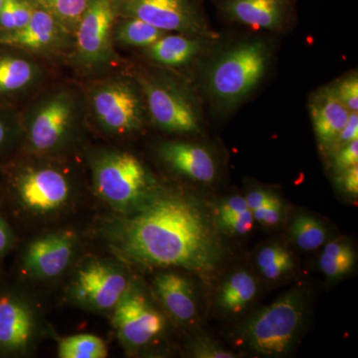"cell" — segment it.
Listing matches in <instances>:
<instances>
[{
	"label": "cell",
	"instance_id": "cell-41",
	"mask_svg": "<svg viewBox=\"0 0 358 358\" xmlns=\"http://www.w3.org/2000/svg\"><path fill=\"white\" fill-rule=\"evenodd\" d=\"M2 3H3V0H0V9H1Z\"/></svg>",
	"mask_w": 358,
	"mask_h": 358
},
{
	"label": "cell",
	"instance_id": "cell-20",
	"mask_svg": "<svg viewBox=\"0 0 358 358\" xmlns=\"http://www.w3.org/2000/svg\"><path fill=\"white\" fill-rule=\"evenodd\" d=\"M41 67L26 54L0 53V96L17 95L36 85Z\"/></svg>",
	"mask_w": 358,
	"mask_h": 358
},
{
	"label": "cell",
	"instance_id": "cell-29",
	"mask_svg": "<svg viewBox=\"0 0 358 358\" xmlns=\"http://www.w3.org/2000/svg\"><path fill=\"white\" fill-rule=\"evenodd\" d=\"M34 8L32 0H3L0 9V33L24 27L31 20Z\"/></svg>",
	"mask_w": 358,
	"mask_h": 358
},
{
	"label": "cell",
	"instance_id": "cell-32",
	"mask_svg": "<svg viewBox=\"0 0 358 358\" xmlns=\"http://www.w3.org/2000/svg\"><path fill=\"white\" fill-rule=\"evenodd\" d=\"M357 164L358 140H355L339 150L334 159V166L336 171L341 173Z\"/></svg>",
	"mask_w": 358,
	"mask_h": 358
},
{
	"label": "cell",
	"instance_id": "cell-38",
	"mask_svg": "<svg viewBox=\"0 0 358 358\" xmlns=\"http://www.w3.org/2000/svg\"><path fill=\"white\" fill-rule=\"evenodd\" d=\"M341 183L346 192L352 196L358 194V166L350 167L341 173Z\"/></svg>",
	"mask_w": 358,
	"mask_h": 358
},
{
	"label": "cell",
	"instance_id": "cell-26",
	"mask_svg": "<svg viewBox=\"0 0 358 358\" xmlns=\"http://www.w3.org/2000/svg\"><path fill=\"white\" fill-rule=\"evenodd\" d=\"M291 236L299 248L303 251H315L324 244L327 232L324 224L317 219L301 214L292 224Z\"/></svg>",
	"mask_w": 358,
	"mask_h": 358
},
{
	"label": "cell",
	"instance_id": "cell-4",
	"mask_svg": "<svg viewBox=\"0 0 358 358\" xmlns=\"http://www.w3.org/2000/svg\"><path fill=\"white\" fill-rule=\"evenodd\" d=\"M305 315V301L300 289L282 294L247 322L244 338L249 348L265 357L289 352Z\"/></svg>",
	"mask_w": 358,
	"mask_h": 358
},
{
	"label": "cell",
	"instance_id": "cell-23",
	"mask_svg": "<svg viewBox=\"0 0 358 358\" xmlns=\"http://www.w3.org/2000/svg\"><path fill=\"white\" fill-rule=\"evenodd\" d=\"M114 29V38L127 46L148 47L162 38L166 31L134 17H124Z\"/></svg>",
	"mask_w": 358,
	"mask_h": 358
},
{
	"label": "cell",
	"instance_id": "cell-11",
	"mask_svg": "<svg viewBox=\"0 0 358 358\" xmlns=\"http://www.w3.org/2000/svg\"><path fill=\"white\" fill-rule=\"evenodd\" d=\"M35 6V4H34ZM74 45V35L41 7L35 6L29 22L15 31L0 33V46L54 56Z\"/></svg>",
	"mask_w": 358,
	"mask_h": 358
},
{
	"label": "cell",
	"instance_id": "cell-25",
	"mask_svg": "<svg viewBox=\"0 0 358 358\" xmlns=\"http://www.w3.org/2000/svg\"><path fill=\"white\" fill-rule=\"evenodd\" d=\"M61 358H105L108 348L105 341L92 334H76L61 339L58 345Z\"/></svg>",
	"mask_w": 358,
	"mask_h": 358
},
{
	"label": "cell",
	"instance_id": "cell-15",
	"mask_svg": "<svg viewBox=\"0 0 358 358\" xmlns=\"http://www.w3.org/2000/svg\"><path fill=\"white\" fill-rule=\"evenodd\" d=\"M74 234L61 231L33 241L26 251L24 268L38 278H54L68 267L74 252Z\"/></svg>",
	"mask_w": 358,
	"mask_h": 358
},
{
	"label": "cell",
	"instance_id": "cell-35",
	"mask_svg": "<svg viewBox=\"0 0 358 358\" xmlns=\"http://www.w3.org/2000/svg\"><path fill=\"white\" fill-rule=\"evenodd\" d=\"M194 357L200 358H234L235 353L223 350L211 341H201L194 348Z\"/></svg>",
	"mask_w": 358,
	"mask_h": 358
},
{
	"label": "cell",
	"instance_id": "cell-40",
	"mask_svg": "<svg viewBox=\"0 0 358 358\" xmlns=\"http://www.w3.org/2000/svg\"><path fill=\"white\" fill-rule=\"evenodd\" d=\"M13 127L6 115L0 114V148L4 147L10 140Z\"/></svg>",
	"mask_w": 358,
	"mask_h": 358
},
{
	"label": "cell",
	"instance_id": "cell-36",
	"mask_svg": "<svg viewBox=\"0 0 358 358\" xmlns=\"http://www.w3.org/2000/svg\"><path fill=\"white\" fill-rule=\"evenodd\" d=\"M282 205L280 206H267L252 211L254 220L265 226H275L282 219Z\"/></svg>",
	"mask_w": 358,
	"mask_h": 358
},
{
	"label": "cell",
	"instance_id": "cell-22",
	"mask_svg": "<svg viewBox=\"0 0 358 358\" xmlns=\"http://www.w3.org/2000/svg\"><path fill=\"white\" fill-rule=\"evenodd\" d=\"M257 294V282L253 275L246 271H238L230 275L221 287L219 303L228 313L242 312L254 300Z\"/></svg>",
	"mask_w": 358,
	"mask_h": 358
},
{
	"label": "cell",
	"instance_id": "cell-1",
	"mask_svg": "<svg viewBox=\"0 0 358 358\" xmlns=\"http://www.w3.org/2000/svg\"><path fill=\"white\" fill-rule=\"evenodd\" d=\"M115 244L136 262L210 274L222 258L220 240L192 200L164 195L148 200L115 232Z\"/></svg>",
	"mask_w": 358,
	"mask_h": 358
},
{
	"label": "cell",
	"instance_id": "cell-14",
	"mask_svg": "<svg viewBox=\"0 0 358 358\" xmlns=\"http://www.w3.org/2000/svg\"><path fill=\"white\" fill-rule=\"evenodd\" d=\"M228 20L257 28L281 29L291 20L296 0H216Z\"/></svg>",
	"mask_w": 358,
	"mask_h": 358
},
{
	"label": "cell",
	"instance_id": "cell-9",
	"mask_svg": "<svg viewBox=\"0 0 358 358\" xmlns=\"http://www.w3.org/2000/svg\"><path fill=\"white\" fill-rule=\"evenodd\" d=\"M117 16L138 18L164 31L212 37L199 0H114Z\"/></svg>",
	"mask_w": 358,
	"mask_h": 358
},
{
	"label": "cell",
	"instance_id": "cell-10",
	"mask_svg": "<svg viewBox=\"0 0 358 358\" xmlns=\"http://www.w3.org/2000/svg\"><path fill=\"white\" fill-rule=\"evenodd\" d=\"M148 114L160 129L171 133H196L199 115L185 94L171 82L159 78L138 79Z\"/></svg>",
	"mask_w": 358,
	"mask_h": 358
},
{
	"label": "cell",
	"instance_id": "cell-3",
	"mask_svg": "<svg viewBox=\"0 0 358 358\" xmlns=\"http://www.w3.org/2000/svg\"><path fill=\"white\" fill-rule=\"evenodd\" d=\"M94 187L115 210H138L150 200L152 179L140 159L129 152H103L92 162Z\"/></svg>",
	"mask_w": 358,
	"mask_h": 358
},
{
	"label": "cell",
	"instance_id": "cell-33",
	"mask_svg": "<svg viewBox=\"0 0 358 358\" xmlns=\"http://www.w3.org/2000/svg\"><path fill=\"white\" fill-rule=\"evenodd\" d=\"M247 204L250 210L263 208L267 206H280L282 205L281 199L275 195L274 193L265 192V190H254L248 193L246 197Z\"/></svg>",
	"mask_w": 358,
	"mask_h": 358
},
{
	"label": "cell",
	"instance_id": "cell-2",
	"mask_svg": "<svg viewBox=\"0 0 358 358\" xmlns=\"http://www.w3.org/2000/svg\"><path fill=\"white\" fill-rule=\"evenodd\" d=\"M82 99L74 90L56 89L33 105L25 121L26 141L33 154L52 155L68 145L82 124Z\"/></svg>",
	"mask_w": 358,
	"mask_h": 358
},
{
	"label": "cell",
	"instance_id": "cell-24",
	"mask_svg": "<svg viewBox=\"0 0 358 358\" xmlns=\"http://www.w3.org/2000/svg\"><path fill=\"white\" fill-rule=\"evenodd\" d=\"M357 256L352 245L346 242L334 241L324 247L320 257V270L329 279H338L348 274L355 267Z\"/></svg>",
	"mask_w": 358,
	"mask_h": 358
},
{
	"label": "cell",
	"instance_id": "cell-13",
	"mask_svg": "<svg viewBox=\"0 0 358 358\" xmlns=\"http://www.w3.org/2000/svg\"><path fill=\"white\" fill-rule=\"evenodd\" d=\"M114 324L122 343L129 348L148 345L164 329V319L147 296L129 289L114 308Z\"/></svg>",
	"mask_w": 358,
	"mask_h": 358
},
{
	"label": "cell",
	"instance_id": "cell-27",
	"mask_svg": "<svg viewBox=\"0 0 358 358\" xmlns=\"http://www.w3.org/2000/svg\"><path fill=\"white\" fill-rule=\"evenodd\" d=\"M74 35L91 0H32Z\"/></svg>",
	"mask_w": 358,
	"mask_h": 358
},
{
	"label": "cell",
	"instance_id": "cell-31",
	"mask_svg": "<svg viewBox=\"0 0 358 358\" xmlns=\"http://www.w3.org/2000/svg\"><path fill=\"white\" fill-rule=\"evenodd\" d=\"M336 94L350 113L358 110V79L357 75L345 78L336 88Z\"/></svg>",
	"mask_w": 358,
	"mask_h": 358
},
{
	"label": "cell",
	"instance_id": "cell-17",
	"mask_svg": "<svg viewBox=\"0 0 358 358\" xmlns=\"http://www.w3.org/2000/svg\"><path fill=\"white\" fill-rule=\"evenodd\" d=\"M159 152L171 169L193 180L210 183L215 179V162L211 155L200 145L169 141L160 145Z\"/></svg>",
	"mask_w": 358,
	"mask_h": 358
},
{
	"label": "cell",
	"instance_id": "cell-16",
	"mask_svg": "<svg viewBox=\"0 0 358 358\" xmlns=\"http://www.w3.org/2000/svg\"><path fill=\"white\" fill-rule=\"evenodd\" d=\"M35 331L32 310L13 296H0V348L22 352L31 343Z\"/></svg>",
	"mask_w": 358,
	"mask_h": 358
},
{
	"label": "cell",
	"instance_id": "cell-34",
	"mask_svg": "<svg viewBox=\"0 0 358 358\" xmlns=\"http://www.w3.org/2000/svg\"><path fill=\"white\" fill-rule=\"evenodd\" d=\"M355 140H358V115L357 113H350L345 126L338 134L331 148H341Z\"/></svg>",
	"mask_w": 358,
	"mask_h": 358
},
{
	"label": "cell",
	"instance_id": "cell-6",
	"mask_svg": "<svg viewBox=\"0 0 358 358\" xmlns=\"http://www.w3.org/2000/svg\"><path fill=\"white\" fill-rule=\"evenodd\" d=\"M114 0H91L74 33V63L85 72H96L114 64Z\"/></svg>",
	"mask_w": 358,
	"mask_h": 358
},
{
	"label": "cell",
	"instance_id": "cell-30",
	"mask_svg": "<svg viewBox=\"0 0 358 358\" xmlns=\"http://www.w3.org/2000/svg\"><path fill=\"white\" fill-rule=\"evenodd\" d=\"M217 219L220 229L234 235L248 234L253 229L255 221L250 209L233 215L218 216Z\"/></svg>",
	"mask_w": 358,
	"mask_h": 358
},
{
	"label": "cell",
	"instance_id": "cell-28",
	"mask_svg": "<svg viewBox=\"0 0 358 358\" xmlns=\"http://www.w3.org/2000/svg\"><path fill=\"white\" fill-rule=\"evenodd\" d=\"M257 265L264 277L275 281L294 268L293 257L279 245H268L259 251Z\"/></svg>",
	"mask_w": 358,
	"mask_h": 358
},
{
	"label": "cell",
	"instance_id": "cell-7",
	"mask_svg": "<svg viewBox=\"0 0 358 358\" xmlns=\"http://www.w3.org/2000/svg\"><path fill=\"white\" fill-rule=\"evenodd\" d=\"M267 62L268 49L262 42L239 45L214 65L209 77L211 93L227 105L237 103L262 79Z\"/></svg>",
	"mask_w": 358,
	"mask_h": 358
},
{
	"label": "cell",
	"instance_id": "cell-37",
	"mask_svg": "<svg viewBox=\"0 0 358 358\" xmlns=\"http://www.w3.org/2000/svg\"><path fill=\"white\" fill-rule=\"evenodd\" d=\"M248 209V204H247L245 197L235 195V196L224 200L220 204L218 208V216L233 215V214L241 213Z\"/></svg>",
	"mask_w": 358,
	"mask_h": 358
},
{
	"label": "cell",
	"instance_id": "cell-12",
	"mask_svg": "<svg viewBox=\"0 0 358 358\" xmlns=\"http://www.w3.org/2000/svg\"><path fill=\"white\" fill-rule=\"evenodd\" d=\"M129 282L120 268L91 261L78 272L73 288L75 300L96 310H114L129 291Z\"/></svg>",
	"mask_w": 358,
	"mask_h": 358
},
{
	"label": "cell",
	"instance_id": "cell-19",
	"mask_svg": "<svg viewBox=\"0 0 358 358\" xmlns=\"http://www.w3.org/2000/svg\"><path fill=\"white\" fill-rule=\"evenodd\" d=\"M155 288L169 315L180 322H192L197 307L189 282L176 273H164L155 278Z\"/></svg>",
	"mask_w": 358,
	"mask_h": 358
},
{
	"label": "cell",
	"instance_id": "cell-5",
	"mask_svg": "<svg viewBox=\"0 0 358 358\" xmlns=\"http://www.w3.org/2000/svg\"><path fill=\"white\" fill-rule=\"evenodd\" d=\"M89 108L106 133L124 136L140 131L145 103L140 86L122 77L99 81L89 89Z\"/></svg>",
	"mask_w": 358,
	"mask_h": 358
},
{
	"label": "cell",
	"instance_id": "cell-39",
	"mask_svg": "<svg viewBox=\"0 0 358 358\" xmlns=\"http://www.w3.org/2000/svg\"><path fill=\"white\" fill-rule=\"evenodd\" d=\"M13 241V233L8 224L0 217V256L10 246Z\"/></svg>",
	"mask_w": 358,
	"mask_h": 358
},
{
	"label": "cell",
	"instance_id": "cell-21",
	"mask_svg": "<svg viewBox=\"0 0 358 358\" xmlns=\"http://www.w3.org/2000/svg\"><path fill=\"white\" fill-rule=\"evenodd\" d=\"M201 49V40L182 35H164L148 47V54L159 64L178 67L185 65Z\"/></svg>",
	"mask_w": 358,
	"mask_h": 358
},
{
	"label": "cell",
	"instance_id": "cell-18",
	"mask_svg": "<svg viewBox=\"0 0 358 358\" xmlns=\"http://www.w3.org/2000/svg\"><path fill=\"white\" fill-rule=\"evenodd\" d=\"M310 106L313 128L320 147L331 150L338 134L348 122L350 110L341 102L334 87L317 92Z\"/></svg>",
	"mask_w": 358,
	"mask_h": 358
},
{
	"label": "cell",
	"instance_id": "cell-8",
	"mask_svg": "<svg viewBox=\"0 0 358 358\" xmlns=\"http://www.w3.org/2000/svg\"><path fill=\"white\" fill-rule=\"evenodd\" d=\"M13 185L21 206L36 215L61 210L72 196L70 176L62 167L52 164L21 167L14 176Z\"/></svg>",
	"mask_w": 358,
	"mask_h": 358
}]
</instances>
